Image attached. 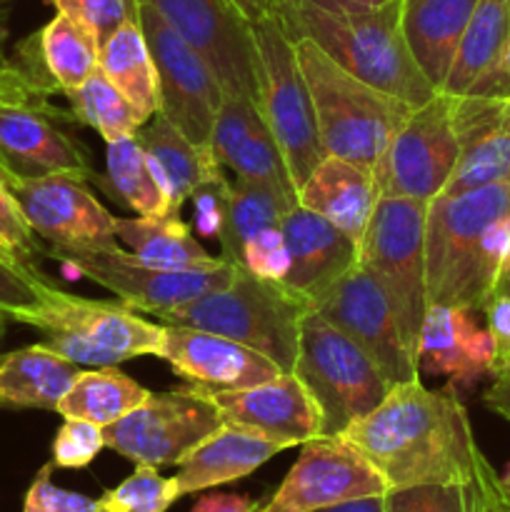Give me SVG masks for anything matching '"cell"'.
I'll return each mask as SVG.
<instances>
[{"mask_svg":"<svg viewBox=\"0 0 510 512\" xmlns=\"http://www.w3.org/2000/svg\"><path fill=\"white\" fill-rule=\"evenodd\" d=\"M340 438L383 475L390 490L470 485L485 460L458 395L450 388L428 390L420 378L393 385L388 398Z\"/></svg>","mask_w":510,"mask_h":512,"instance_id":"1","label":"cell"},{"mask_svg":"<svg viewBox=\"0 0 510 512\" xmlns=\"http://www.w3.org/2000/svg\"><path fill=\"white\" fill-rule=\"evenodd\" d=\"M510 255V183L435 195L425 210L428 305L483 310Z\"/></svg>","mask_w":510,"mask_h":512,"instance_id":"2","label":"cell"},{"mask_svg":"<svg viewBox=\"0 0 510 512\" xmlns=\"http://www.w3.org/2000/svg\"><path fill=\"white\" fill-rule=\"evenodd\" d=\"M403 5V0H390L373 10H343L313 0H273L270 13L290 40H313L355 78L418 108L438 90L405 43Z\"/></svg>","mask_w":510,"mask_h":512,"instance_id":"3","label":"cell"},{"mask_svg":"<svg viewBox=\"0 0 510 512\" xmlns=\"http://www.w3.org/2000/svg\"><path fill=\"white\" fill-rule=\"evenodd\" d=\"M293 48L325 153L373 170L395 130L413 113V105L355 78L313 40L298 38Z\"/></svg>","mask_w":510,"mask_h":512,"instance_id":"4","label":"cell"},{"mask_svg":"<svg viewBox=\"0 0 510 512\" xmlns=\"http://www.w3.org/2000/svg\"><path fill=\"white\" fill-rule=\"evenodd\" d=\"M310 310L313 300L290 285L260 280L243 265H235V278L228 288L200 295L158 318L165 325H185L238 340L268 355L283 373H293L300 323Z\"/></svg>","mask_w":510,"mask_h":512,"instance_id":"5","label":"cell"},{"mask_svg":"<svg viewBox=\"0 0 510 512\" xmlns=\"http://www.w3.org/2000/svg\"><path fill=\"white\" fill-rule=\"evenodd\" d=\"M293 373L318 403L325 438L343 435L373 413L393 388L373 358L315 310L300 323Z\"/></svg>","mask_w":510,"mask_h":512,"instance_id":"6","label":"cell"},{"mask_svg":"<svg viewBox=\"0 0 510 512\" xmlns=\"http://www.w3.org/2000/svg\"><path fill=\"white\" fill-rule=\"evenodd\" d=\"M43 333V343L75 365L110 368L140 355L160 353L163 325H153L125 305L85 300L55 288L45 290V305L28 320Z\"/></svg>","mask_w":510,"mask_h":512,"instance_id":"7","label":"cell"},{"mask_svg":"<svg viewBox=\"0 0 510 512\" xmlns=\"http://www.w3.org/2000/svg\"><path fill=\"white\" fill-rule=\"evenodd\" d=\"M425 210L428 203L423 200L380 195L358 243V265H363L383 285L398 315L405 345L415 358L420 348V328L428 310Z\"/></svg>","mask_w":510,"mask_h":512,"instance_id":"8","label":"cell"},{"mask_svg":"<svg viewBox=\"0 0 510 512\" xmlns=\"http://www.w3.org/2000/svg\"><path fill=\"white\" fill-rule=\"evenodd\" d=\"M255 78H258V108L280 145L295 188L308 180L325 158L323 140L315 123L313 100L295 58L293 40L273 13L255 20Z\"/></svg>","mask_w":510,"mask_h":512,"instance_id":"9","label":"cell"},{"mask_svg":"<svg viewBox=\"0 0 510 512\" xmlns=\"http://www.w3.org/2000/svg\"><path fill=\"white\" fill-rule=\"evenodd\" d=\"M50 258L60 260L75 278L85 275L115 293L120 303L140 313L160 315L190 303L213 290L228 288L235 278V263L215 258L213 263L183 270H160L143 265L118 245H70L50 248Z\"/></svg>","mask_w":510,"mask_h":512,"instance_id":"10","label":"cell"},{"mask_svg":"<svg viewBox=\"0 0 510 512\" xmlns=\"http://www.w3.org/2000/svg\"><path fill=\"white\" fill-rule=\"evenodd\" d=\"M225 425L218 405L198 385L150 393L140 408L105 425V448L135 465H180Z\"/></svg>","mask_w":510,"mask_h":512,"instance_id":"11","label":"cell"},{"mask_svg":"<svg viewBox=\"0 0 510 512\" xmlns=\"http://www.w3.org/2000/svg\"><path fill=\"white\" fill-rule=\"evenodd\" d=\"M453 108L455 95L440 90L413 108L373 168L380 195L430 203L443 193L460 155Z\"/></svg>","mask_w":510,"mask_h":512,"instance_id":"12","label":"cell"},{"mask_svg":"<svg viewBox=\"0 0 510 512\" xmlns=\"http://www.w3.org/2000/svg\"><path fill=\"white\" fill-rule=\"evenodd\" d=\"M138 20L158 70L160 115H165L190 143L210 145L215 115L225 95L223 85L203 55L140 0Z\"/></svg>","mask_w":510,"mask_h":512,"instance_id":"13","label":"cell"},{"mask_svg":"<svg viewBox=\"0 0 510 512\" xmlns=\"http://www.w3.org/2000/svg\"><path fill=\"white\" fill-rule=\"evenodd\" d=\"M315 313L343 330L373 358L390 385L418 378L420 363L405 345L398 315L373 273L355 263L323 295L313 300Z\"/></svg>","mask_w":510,"mask_h":512,"instance_id":"14","label":"cell"},{"mask_svg":"<svg viewBox=\"0 0 510 512\" xmlns=\"http://www.w3.org/2000/svg\"><path fill=\"white\" fill-rule=\"evenodd\" d=\"M383 475L345 438L308 440L273 498L258 512H313L388 493Z\"/></svg>","mask_w":510,"mask_h":512,"instance_id":"15","label":"cell"},{"mask_svg":"<svg viewBox=\"0 0 510 512\" xmlns=\"http://www.w3.org/2000/svg\"><path fill=\"white\" fill-rule=\"evenodd\" d=\"M205 58L225 93L258 103L253 25L230 0H140Z\"/></svg>","mask_w":510,"mask_h":512,"instance_id":"16","label":"cell"},{"mask_svg":"<svg viewBox=\"0 0 510 512\" xmlns=\"http://www.w3.org/2000/svg\"><path fill=\"white\" fill-rule=\"evenodd\" d=\"M30 230L50 248L70 245H115V218L85 188V180L70 175L15 178L5 175Z\"/></svg>","mask_w":510,"mask_h":512,"instance_id":"17","label":"cell"},{"mask_svg":"<svg viewBox=\"0 0 510 512\" xmlns=\"http://www.w3.org/2000/svg\"><path fill=\"white\" fill-rule=\"evenodd\" d=\"M53 118H60V110L50 105L0 100V168L5 173L15 178H93L85 150Z\"/></svg>","mask_w":510,"mask_h":512,"instance_id":"18","label":"cell"},{"mask_svg":"<svg viewBox=\"0 0 510 512\" xmlns=\"http://www.w3.org/2000/svg\"><path fill=\"white\" fill-rule=\"evenodd\" d=\"M158 358H163L175 375L205 390L255 388L283 375L278 363L255 348L185 325H163Z\"/></svg>","mask_w":510,"mask_h":512,"instance_id":"19","label":"cell"},{"mask_svg":"<svg viewBox=\"0 0 510 512\" xmlns=\"http://www.w3.org/2000/svg\"><path fill=\"white\" fill-rule=\"evenodd\" d=\"M205 390V388H203ZM228 425L255 430L285 450L320 438L323 415L295 373L243 390H205Z\"/></svg>","mask_w":510,"mask_h":512,"instance_id":"20","label":"cell"},{"mask_svg":"<svg viewBox=\"0 0 510 512\" xmlns=\"http://www.w3.org/2000/svg\"><path fill=\"white\" fill-rule=\"evenodd\" d=\"M453 120L460 155L440 195L510 183V98L455 95Z\"/></svg>","mask_w":510,"mask_h":512,"instance_id":"21","label":"cell"},{"mask_svg":"<svg viewBox=\"0 0 510 512\" xmlns=\"http://www.w3.org/2000/svg\"><path fill=\"white\" fill-rule=\"evenodd\" d=\"M210 145L218 163L233 170L235 178L270 185L278 193L298 200V188L290 178L288 163L253 98L223 95Z\"/></svg>","mask_w":510,"mask_h":512,"instance_id":"22","label":"cell"},{"mask_svg":"<svg viewBox=\"0 0 510 512\" xmlns=\"http://www.w3.org/2000/svg\"><path fill=\"white\" fill-rule=\"evenodd\" d=\"M418 360L425 370L445 375L463 388L498 370L490 330L475 323L473 310L455 305H428L420 328Z\"/></svg>","mask_w":510,"mask_h":512,"instance_id":"23","label":"cell"},{"mask_svg":"<svg viewBox=\"0 0 510 512\" xmlns=\"http://www.w3.org/2000/svg\"><path fill=\"white\" fill-rule=\"evenodd\" d=\"M290 253L285 285L315 300L358 263V243L313 210L295 205L280 223Z\"/></svg>","mask_w":510,"mask_h":512,"instance_id":"24","label":"cell"},{"mask_svg":"<svg viewBox=\"0 0 510 512\" xmlns=\"http://www.w3.org/2000/svg\"><path fill=\"white\" fill-rule=\"evenodd\" d=\"M380 198L373 170L353 160L325 155L298 188V205L313 210L360 243Z\"/></svg>","mask_w":510,"mask_h":512,"instance_id":"25","label":"cell"},{"mask_svg":"<svg viewBox=\"0 0 510 512\" xmlns=\"http://www.w3.org/2000/svg\"><path fill=\"white\" fill-rule=\"evenodd\" d=\"M280 450H285L283 445L255 433V430L225 423L218 433L210 435L180 463L178 475H175L180 498L225 483H235V480L255 473Z\"/></svg>","mask_w":510,"mask_h":512,"instance_id":"26","label":"cell"},{"mask_svg":"<svg viewBox=\"0 0 510 512\" xmlns=\"http://www.w3.org/2000/svg\"><path fill=\"white\" fill-rule=\"evenodd\" d=\"M478 0H413L403 5V35L415 63L443 90Z\"/></svg>","mask_w":510,"mask_h":512,"instance_id":"27","label":"cell"},{"mask_svg":"<svg viewBox=\"0 0 510 512\" xmlns=\"http://www.w3.org/2000/svg\"><path fill=\"white\" fill-rule=\"evenodd\" d=\"M78 365L45 343L0 355V410H55L78 378Z\"/></svg>","mask_w":510,"mask_h":512,"instance_id":"28","label":"cell"},{"mask_svg":"<svg viewBox=\"0 0 510 512\" xmlns=\"http://www.w3.org/2000/svg\"><path fill=\"white\" fill-rule=\"evenodd\" d=\"M98 68L135 108L143 125L160 113V80L140 20H128L100 43Z\"/></svg>","mask_w":510,"mask_h":512,"instance_id":"29","label":"cell"},{"mask_svg":"<svg viewBox=\"0 0 510 512\" xmlns=\"http://www.w3.org/2000/svg\"><path fill=\"white\" fill-rule=\"evenodd\" d=\"M33 35L40 63L60 93L68 95L78 90L98 70L103 40L83 20L58 13Z\"/></svg>","mask_w":510,"mask_h":512,"instance_id":"30","label":"cell"},{"mask_svg":"<svg viewBox=\"0 0 510 512\" xmlns=\"http://www.w3.org/2000/svg\"><path fill=\"white\" fill-rule=\"evenodd\" d=\"M108 180L113 193L143 218H175L168 180L138 135L108 143Z\"/></svg>","mask_w":510,"mask_h":512,"instance_id":"31","label":"cell"},{"mask_svg":"<svg viewBox=\"0 0 510 512\" xmlns=\"http://www.w3.org/2000/svg\"><path fill=\"white\" fill-rule=\"evenodd\" d=\"M115 238L150 268L183 270L215 260L178 218H115Z\"/></svg>","mask_w":510,"mask_h":512,"instance_id":"32","label":"cell"},{"mask_svg":"<svg viewBox=\"0 0 510 512\" xmlns=\"http://www.w3.org/2000/svg\"><path fill=\"white\" fill-rule=\"evenodd\" d=\"M148 395L150 390L115 370V365L80 370L68 393L60 398L55 413L63 415L65 420H88V423L105 428L140 408Z\"/></svg>","mask_w":510,"mask_h":512,"instance_id":"33","label":"cell"},{"mask_svg":"<svg viewBox=\"0 0 510 512\" xmlns=\"http://www.w3.org/2000/svg\"><path fill=\"white\" fill-rule=\"evenodd\" d=\"M510 40V0H478L468 20L453 68L440 93L465 95L470 85L498 63Z\"/></svg>","mask_w":510,"mask_h":512,"instance_id":"34","label":"cell"},{"mask_svg":"<svg viewBox=\"0 0 510 512\" xmlns=\"http://www.w3.org/2000/svg\"><path fill=\"white\" fill-rule=\"evenodd\" d=\"M138 140L155 158V163L163 170L170 188V200H173V215L178 218L180 208L190 198L195 185L210 173L220 168L218 158L213 153V145H195L170 123L165 115H155L148 128L138 130Z\"/></svg>","mask_w":510,"mask_h":512,"instance_id":"35","label":"cell"},{"mask_svg":"<svg viewBox=\"0 0 510 512\" xmlns=\"http://www.w3.org/2000/svg\"><path fill=\"white\" fill-rule=\"evenodd\" d=\"M295 205H298V200L278 193L270 185L235 178L228 220H225V228L218 238L220 248H223V260L240 265L245 240L253 238L260 230L280 228L283 218Z\"/></svg>","mask_w":510,"mask_h":512,"instance_id":"36","label":"cell"},{"mask_svg":"<svg viewBox=\"0 0 510 512\" xmlns=\"http://www.w3.org/2000/svg\"><path fill=\"white\" fill-rule=\"evenodd\" d=\"M68 100L73 105V118L98 130L105 143L130 138L143 128L130 100L100 73V68L78 90L68 93Z\"/></svg>","mask_w":510,"mask_h":512,"instance_id":"37","label":"cell"},{"mask_svg":"<svg viewBox=\"0 0 510 512\" xmlns=\"http://www.w3.org/2000/svg\"><path fill=\"white\" fill-rule=\"evenodd\" d=\"M178 498L175 478H163L153 465H135L133 475L105 490L98 512H165Z\"/></svg>","mask_w":510,"mask_h":512,"instance_id":"38","label":"cell"},{"mask_svg":"<svg viewBox=\"0 0 510 512\" xmlns=\"http://www.w3.org/2000/svg\"><path fill=\"white\" fill-rule=\"evenodd\" d=\"M45 280L38 270L25 260L0 253V313L8 320L28 323L45 305Z\"/></svg>","mask_w":510,"mask_h":512,"instance_id":"39","label":"cell"},{"mask_svg":"<svg viewBox=\"0 0 510 512\" xmlns=\"http://www.w3.org/2000/svg\"><path fill=\"white\" fill-rule=\"evenodd\" d=\"M385 512H475V480L388 490Z\"/></svg>","mask_w":510,"mask_h":512,"instance_id":"40","label":"cell"},{"mask_svg":"<svg viewBox=\"0 0 510 512\" xmlns=\"http://www.w3.org/2000/svg\"><path fill=\"white\" fill-rule=\"evenodd\" d=\"M105 448L103 428L88 420H65L53 440V460L55 468L80 470L88 468L100 450Z\"/></svg>","mask_w":510,"mask_h":512,"instance_id":"41","label":"cell"},{"mask_svg":"<svg viewBox=\"0 0 510 512\" xmlns=\"http://www.w3.org/2000/svg\"><path fill=\"white\" fill-rule=\"evenodd\" d=\"M230 195H233V185L225 180L223 170L215 168L200 180L190 193L195 213V230L205 238H220L228 220Z\"/></svg>","mask_w":510,"mask_h":512,"instance_id":"42","label":"cell"},{"mask_svg":"<svg viewBox=\"0 0 510 512\" xmlns=\"http://www.w3.org/2000/svg\"><path fill=\"white\" fill-rule=\"evenodd\" d=\"M240 265H243L245 270H250L255 278L285 283L290 270V253L280 228L260 230L253 238L245 240Z\"/></svg>","mask_w":510,"mask_h":512,"instance_id":"43","label":"cell"},{"mask_svg":"<svg viewBox=\"0 0 510 512\" xmlns=\"http://www.w3.org/2000/svg\"><path fill=\"white\" fill-rule=\"evenodd\" d=\"M53 5L58 13L88 23L100 40L128 20H138V0H53Z\"/></svg>","mask_w":510,"mask_h":512,"instance_id":"44","label":"cell"},{"mask_svg":"<svg viewBox=\"0 0 510 512\" xmlns=\"http://www.w3.org/2000/svg\"><path fill=\"white\" fill-rule=\"evenodd\" d=\"M53 468L55 465L48 463L35 475L28 493H25L23 512H98V500L85 498V495L73 493V490L58 488L50 480V470Z\"/></svg>","mask_w":510,"mask_h":512,"instance_id":"45","label":"cell"},{"mask_svg":"<svg viewBox=\"0 0 510 512\" xmlns=\"http://www.w3.org/2000/svg\"><path fill=\"white\" fill-rule=\"evenodd\" d=\"M5 175L8 173L0 168V243L10 255L28 263L30 255L38 250V243H35V233L30 230L18 200L13 198L8 183H5Z\"/></svg>","mask_w":510,"mask_h":512,"instance_id":"46","label":"cell"},{"mask_svg":"<svg viewBox=\"0 0 510 512\" xmlns=\"http://www.w3.org/2000/svg\"><path fill=\"white\" fill-rule=\"evenodd\" d=\"M488 315V330L493 335L495 355H498V370L510 365V295H495L483 308ZM495 375V373H493Z\"/></svg>","mask_w":510,"mask_h":512,"instance_id":"47","label":"cell"},{"mask_svg":"<svg viewBox=\"0 0 510 512\" xmlns=\"http://www.w3.org/2000/svg\"><path fill=\"white\" fill-rule=\"evenodd\" d=\"M465 95H478V98H510V40L505 45L503 55L490 70H485L478 80L468 88Z\"/></svg>","mask_w":510,"mask_h":512,"instance_id":"48","label":"cell"},{"mask_svg":"<svg viewBox=\"0 0 510 512\" xmlns=\"http://www.w3.org/2000/svg\"><path fill=\"white\" fill-rule=\"evenodd\" d=\"M498 473L490 468L488 460L480 463L478 478H475V512H505L498 500Z\"/></svg>","mask_w":510,"mask_h":512,"instance_id":"49","label":"cell"},{"mask_svg":"<svg viewBox=\"0 0 510 512\" xmlns=\"http://www.w3.org/2000/svg\"><path fill=\"white\" fill-rule=\"evenodd\" d=\"M193 512H258V503H253L245 495L213 493L200 498Z\"/></svg>","mask_w":510,"mask_h":512,"instance_id":"50","label":"cell"},{"mask_svg":"<svg viewBox=\"0 0 510 512\" xmlns=\"http://www.w3.org/2000/svg\"><path fill=\"white\" fill-rule=\"evenodd\" d=\"M485 405L510 423V365L495 370L493 385L485 393Z\"/></svg>","mask_w":510,"mask_h":512,"instance_id":"51","label":"cell"},{"mask_svg":"<svg viewBox=\"0 0 510 512\" xmlns=\"http://www.w3.org/2000/svg\"><path fill=\"white\" fill-rule=\"evenodd\" d=\"M313 512H385V495H375V498L363 500H348V503L330 505V508Z\"/></svg>","mask_w":510,"mask_h":512,"instance_id":"52","label":"cell"},{"mask_svg":"<svg viewBox=\"0 0 510 512\" xmlns=\"http://www.w3.org/2000/svg\"><path fill=\"white\" fill-rule=\"evenodd\" d=\"M235 5L240 15H243L248 23H255V20L270 15V0H230Z\"/></svg>","mask_w":510,"mask_h":512,"instance_id":"53","label":"cell"},{"mask_svg":"<svg viewBox=\"0 0 510 512\" xmlns=\"http://www.w3.org/2000/svg\"><path fill=\"white\" fill-rule=\"evenodd\" d=\"M313 3L325 5V8H343V10H373L390 0H313Z\"/></svg>","mask_w":510,"mask_h":512,"instance_id":"54","label":"cell"},{"mask_svg":"<svg viewBox=\"0 0 510 512\" xmlns=\"http://www.w3.org/2000/svg\"><path fill=\"white\" fill-rule=\"evenodd\" d=\"M495 295H510V255H508V260H505L503 270H500L498 283H495V290L490 298H495Z\"/></svg>","mask_w":510,"mask_h":512,"instance_id":"55","label":"cell"},{"mask_svg":"<svg viewBox=\"0 0 510 512\" xmlns=\"http://www.w3.org/2000/svg\"><path fill=\"white\" fill-rule=\"evenodd\" d=\"M495 488H498V483H495ZM498 500H500V505L505 508V512H510V500H505L503 495H500V490H498Z\"/></svg>","mask_w":510,"mask_h":512,"instance_id":"56","label":"cell"},{"mask_svg":"<svg viewBox=\"0 0 510 512\" xmlns=\"http://www.w3.org/2000/svg\"><path fill=\"white\" fill-rule=\"evenodd\" d=\"M5 328H8V318H5L3 313H0V338L5 335Z\"/></svg>","mask_w":510,"mask_h":512,"instance_id":"57","label":"cell"},{"mask_svg":"<svg viewBox=\"0 0 510 512\" xmlns=\"http://www.w3.org/2000/svg\"><path fill=\"white\" fill-rule=\"evenodd\" d=\"M3 35H5V30L0 28V43H3ZM3 63H5V55H3V50H0V65H3Z\"/></svg>","mask_w":510,"mask_h":512,"instance_id":"58","label":"cell"},{"mask_svg":"<svg viewBox=\"0 0 510 512\" xmlns=\"http://www.w3.org/2000/svg\"><path fill=\"white\" fill-rule=\"evenodd\" d=\"M0 253H5V255H10V253H8V250H5V245H3V243H0ZM13 258H15V255H13ZM18 260H20V258H18Z\"/></svg>","mask_w":510,"mask_h":512,"instance_id":"59","label":"cell"},{"mask_svg":"<svg viewBox=\"0 0 510 512\" xmlns=\"http://www.w3.org/2000/svg\"><path fill=\"white\" fill-rule=\"evenodd\" d=\"M403 3H413V0H403Z\"/></svg>","mask_w":510,"mask_h":512,"instance_id":"60","label":"cell"},{"mask_svg":"<svg viewBox=\"0 0 510 512\" xmlns=\"http://www.w3.org/2000/svg\"><path fill=\"white\" fill-rule=\"evenodd\" d=\"M270 3H273V0H270Z\"/></svg>","mask_w":510,"mask_h":512,"instance_id":"61","label":"cell"}]
</instances>
